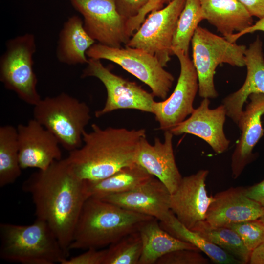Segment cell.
<instances>
[{
  "instance_id": "1",
  "label": "cell",
  "mask_w": 264,
  "mask_h": 264,
  "mask_svg": "<svg viewBox=\"0 0 264 264\" xmlns=\"http://www.w3.org/2000/svg\"><path fill=\"white\" fill-rule=\"evenodd\" d=\"M22 189L31 196L36 219L48 224L69 254L76 223L88 198L86 181L65 158L33 173Z\"/></svg>"
},
{
  "instance_id": "2",
  "label": "cell",
  "mask_w": 264,
  "mask_h": 264,
  "mask_svg": "<svg viewBox=\"0 0 264 264\" xmlns=\"http://www.w3.org/2000/svg\"><path fill=\"white\" fill-rule=\"evenodd\" d=\"M91 127L83 134L82 145L66 158L81 178L100 180L136 163L140 142L146 136L144 129L102 128L95 123Z\"/></svg>"
},
{
  "instance_id": "3",
  "label": "cell",
  "mask_w": 264,
  "mask_h": 264,
  "mask_svg": "<svg viewBox=\"0 0 264 264\" xmlns=\"http://www.w3.org/2000/svg\"><path fill=\"white\" fill-rule=\"evenodd\" d=\"M153 218L90 197L76 223L69 249H99L110 245Z\"/></svg>"
},
{
  "instance_id": "4",
  "label": "cell",
  "mask_w": 264,
  "mask_h": 264,
  "mask_svg": "<svg viewBox=\"0 0 264 264\" xmlns=\"http://www.w3.org/2000/svg\"><path fill=\"white\" fill-rule=\"evenodd\" d=\"M0 257L23 264H61L68 258L57 237L44 221L30 225L0 224Z\"/></svg>"
},
{
  "instance_id": "5",
  "label": "cell",
  "mask_w": 264,
  "mask_h": 264,
  "mask_svg": "<svg viewBox=\"0 0 264 264\" xmlns=\"http://www.w3.org/2000/svg\"><path fill=\"white\" fill-rule=\"evenodd\" d=\"M34 119L51 132L68 152L80 148L90 119L88 105L67 93L41 99L34 106Z\"/></svg>"
},
{
  "instance_id": "6",
  "label": "cell",
  "mask_w": 264,
  "mask_h": 264,
  "mask_svg": "<svg viewBox=\"0 0 264 264\" xmlns=\"http://www.w3.org/2000/svg\"><path fill=\"white\" fill-rule=\"evenodd\" d=\"M193 63L197 71L198 94L203 98H215L214 76L217 67L222 63L232 66H245L244 45L228 41L209 30L198 26L191 40Z\"/></svg>"
},
{
  "instance_id": "7",
  "label": "cell",
  "mask_w": 264,
  "mask_h": 264,
  "mask_svg": "<svg viewBox=\"0 0 264 264\" xmlns=\"http://www.w3.org/2000/svg\"><path fill=\"white\" fill-rule=\"evenodd\" d=\"M36 51L34 35L26 33L8 40L0 59V80L5 88L33 106L42 99L33 67Z\"/></svg>"
},
{
  "instance_id": "8",
  "label": "cell",
  "mask_w": 264,
  "mask_h": 264,
  "mask_svg": "<svg viewBox=\"0 0 264 264\" xmlns=\"http://www.w3.org/2000/svg\"><path fill=\"white\" fill-rule=\"evenodd\" d=\"M88 58L105 59L120 66L148 86L154 97L167 98L174 77L154 56L138 48L125 45L115 48L95 43L87 51Z\"/></svg>"
},
{
  "instance_id": "9",
  "label": "cell",
  "mask_w": 264,
  "mask_h": 264,
  "mask_svg": "<svg viewBox=\"0 0 264 264\" xmlns=\"http://www.w3.org/2000/svg\"><path fill=\"white\" fill-rule=\"evenodd\" d=\"M185 2L172 0L163 9L151 12L125 45L147 52L166 66L173 55V39Z\"/></svg>"
},
{
  "instance_id": "10",
  "label": "cell",
  "mask_w": 264,
  "mask_h": 264,
  "mask_svg": "<svg viewBox=\"0 0 264 264\" xmlns=\"http://www.w3.org/2000/svg\"><path fill=\"white\" fill-rule=\"evenodd\" d=\"M81 77H93L99 80L107 91V99L102 109L95 112L101 117L119 109H133L152 113L154 97L134 82L112 73L100 60L88 58Z\"/></svg>"
},
{
  "instance_id": "11",
  "label": "cell",
  "mask_w": 264,
  "mask_h": 264,
  "mask_svg": "<svg viewBox=\"0 0 264 264\" xmlns=\"http://www.w3.org/2000/svg\"><path fill=\"white\" fill-rule=\"evenodd\" d=\"M80 13L84 27L97 43L115 48L126 45L131 38L127 19L118 12L114 0H70Z\"/></svg>"
},
{
  "instance_id": "12",
  "label": "cell",
  "mask_w": 264,
  "mask_h": 264,
  "mask_svg": "<svg viewBox=\"0 0 264 264\" xmlns=\"http://www.w3.org/2000/svg\"><path fill=\"white\" fill-rule=\"evenodd\" d=\"M178 59L180 74L171 95L162 101H154L152 113L159 125V129L170 130L184 121L195 109L193 102L198 90L197 71L188 54L181 50L173 51Z\"/></svg>"
},
{
  "instance_id": "13",
  "label": "cell",
  "mask_w": 264,
  "mask_h": 264,
  "mask_svg": "<svg viewBox=\"0 0 264 264\" xmlns=\"http://www.w3.org/2000/svg\"><path fill=\"white\" fill-rule=\"evenodd\" d=\"M19 161L22 169L44 170L62 159L55 136L34 118L17 127Z\"/></svg>"
},
{
  "instance_id": "14",
  "label": "cell",
  "mask_w": 264,
  "mask_h": 264,
  "mask_svg": "<svg viewBox=\"0 0 264 264\" xmlns=\"http://www.w3.org/2000/svg\"><path fill=\"white\" fill-rule=\"evenodd\" d=\"M207 170L182 177L176 190L171 194L170 208L178 220L192 230L198 222L205 220L213 196L208 194L205 181Z\"/></svg>"
},
{
  "instance_id": "15",
  "label": "cell",
  "mask_w": 264,
  "mask_h": 264,
  "mask_svg": "<svg viewBox=\"0 0 264 264\" xmlns=\"http://www.w3.org/2000/svg\"><path fill=\"white\" fill-rule=\"evenodd\" d=\"M171 193L165 185L154 176L130 191L101 198L131 211L152 217L159 221L167 220L172 211Z\"/></svg>"
},
{
  "instance_id": "16",
  "label": "cell",
  "mask_w": 264,
  "mask_h": 264,
  "mask_svg": "<svg viewBox=\"0 0 264 264\" xmlns=\"http://www.w3.org/2000/svg\"><path fill=\"white\" fill-rule=\"evenodd\" d=\"M264 208L247 196L245 187H231L213 196L206 213L205 220L213 227L260 219Z\"/></svg>"
},
{
  "instance_id": "17",
  "label": "cell",
  "mask_w": 264,
  "mask_h": 264,
  "mask_svg": "<svg viewBox=\"0 0 264 264\" xmlns=\"http://www.w3.org/2000/svg\"><path fill=\"white\" fill-rule=\"evenodd\" d=\"M210 103L209 98H203L188 118L169 131L176 136L183 133L197 136L207 142L216 153L221 154L230 144L223 130L226 112L222 104L210 109Z\"/></svg>"
},
{
  "instance_id": "18",
  "label": "cell",
  "mask_w": 264,
  "mask_h": 264,
  "mask_svg": "<svg viewBox=\"0 0 264 264\" xmlns=\"http://www.w3.org/2000/svg\"><path fill=\"white\" fill-rule=\"evenodd\" d=\"M173 136L169 130L165 131L164 141L155 138L153 144L149 142L146 136L143 137L135 159L136 163L161 181L171 194L176 190L182 178L175 161Z\"/></svg>"
},
{
  "instance_id": "19",
  "label": "cell",
  "mask_w": 264,
  "mask_h": 264,
  "mask_svg": "<svg viewBox=\"0 0 264 264\" xmlns=\"http://www.w3.org/2000/svg\"><path fill=\"white\" fill-rule=\"evenodd\" d=\"M249 98L250 101L237 124L242 133L231 157L234 179L238 178L245 167L255 159L253 150L264 132L261 121L264 114V94L253 93Z\"/></svg>"
},
{
  "instance_id": "20",
  "label": "cell",
  "mask_w": 264,
  "mask_h": 264,
  "mask_svg": "<svg viewBox=\"0 0 264 264\" xmlns=\"http://www.w3.org/2000/svg\"><path fill=\"white\" fill-rule=\"evenodd\" d=\"M245 66L247 75L241 88L222 101L227 116L237 124L243 112V106L253 93L264 94V58L263 43L259 37L246 49Z\"/></svg>"
},
{
  "instance_id": "21",
  "label": "cell",
  "mask_w": 264,
  "mask_h": 264,
  "mask_svg": "<svg viewBox=\"0 0 264 264\" xmlns=\"http://www.w3.org/2000/svg\"><path fill=\"white\" fill-rule=\"evenodd\" d=\"M203 18L226 38L253 24L252 16L238 0H200Z\"/></svg>"
},
{
  "instance_id": "22",
  "label": "cell",
  "mask_w": 264,
  "mask_h": 264,
  "mask_svg": "<svg viewBox=\"0 0 264 264\" xmlns=\"http://www.w3.org/2000/svg\"><path fill=\"white\" fill-rule=\"evenodd\" d=\"M95 43L85 30L83 19L72 15L65 22L59 32L56 58L60 62L70 66L87 64V51Z\"/></svg>"
},
{
  "instance_id": "23",
  "label": "cell",
  "mask_w": 264,
  "mask_h": 264,
  "mask_svg": "<svg viewBox=\"0 0 264 264\" xmlns=\"http://www.w3.org/2000/svg\"><path fill=\"white\" fill-rule=\"evenodd\" d=\"M139 232L142 242V252L139 264H155L163 256L177 250L199 251L191 244L176 238L164 230L155 218L143 224Z\"/></svg>"
},
{
  "instance_id": "24",
  "label": "cell",
  "mask_w": 264,
  "mask_h": 264,
  "mask_svg": "<svg viewBox=\"0 0 264 264\" xmlns=\"http://www.w3.org/2000/svg\"><path fill=\"white\" fill-rule=\"evenodd\" d=\"M154 176L135 163L126 166L112 175L98 180L86 181L88 198H101L105 196L133 189Z\"/></svg>"
},
{
  "instance_id": "25",
  "label": "cell",
  "mask_w": 264,
  "mask_h": 264,
  "mask_svg": "<svg viewBox=\"0 0 264 264\" xmlns=\"http://www.w3.org/2000/svg\"><path fill=\"white\" fill-rule=\"evenodd\" d=\"M159 224L164 230L174 237L197 247L214 263L242 264L241 261L208 241L198 232L187 228L178 220L173 212L167 220L159 221Z\"/></svg>"
},
{
  "instance_id": "26",
  "label": "cell",
  "mask_w": 264,
  "mask_h": 264,
  "mask_svg": "<svg viewBox=\"0 0 264 264\" xmlns=\"http://www.w3.org/2000/svg\"><path fill=\"white\" fill-rule=\"evenodd\" d=\"M22 169L17 128L3 125L0 127V186L15 182L21 176Z\"/></svg>"
},
{
  "instance_id": "27",
  "label": "cell",
  "mask_w": 264,
  "mask_h": 264,
  "mask_svg": "<svg viewBox=\"0 0 264 264\" xmlns=\"http://www.w3.org/2000/svg\"><path fill=\"white\" fill-rule=\"evenodd\" d=\"M191 230L198 232L242 264H249L251 252L246 247L239 235L232 229L228 227H213L204 220L197 223Z\"/></svg>"
},
{
  "instance_id": "28",
  "label": "cell",
  "mask_w": 264,
  "mask_h": 264,
  "mask_svg": "<svg viewBox=\"0 0 264 264\" xmlns=\"http://www.w3.org/2000/svg\"><path fill=\"white\" fill-rule=\"evenodd\" d=\"M203 19L200 0H186L174 33L172 52L179 50L188 54L190 43L199 23Z\"/></svg>"
},
{
  "instance_id": "29",
  "label": "cell",
  "mask_w": 264,
  "mask_h": 264,
  "mask_svg": "<svg viewBox=\"0 0 264 264\" xmlns=\"http://www.w3.org/2000/svg\"><path fill=\"white\" fill-rule=\"evenodd\" d=\"M142 252L139 232H134L109 245L104 264H139Z\"/></svg>"
},
{
  "instance_id": "30",
  "label": "cell",
  "mask_w": 264,
  "mask_h": 264,
  "mask_svg": "<svg viewBox=\"0 0 264 264\" xmlns=\"http://www.w3.org/2000/svg\"><path fill=\"white\" fill-rule=\"evenodd\" d=\"M251 252L264 242V224L259 219L229 225Z\"/></svg>"
},
{
  "instance_id": "31",
  "label": "cell",
  "mask_w": 264,
  "mask_h": 264,
  "mask_svg": "<svg viewBox=\"0 0 264 264\" xmlns=\"http://www.w3.org/2000/svg\"><path fill=\"white\" fill-rule=\"evenodd\" d=\"M208 259L198 250L179 249L170 252L161 258L155 264H208Z\"/></svg>"
},
{
  "instance_id": "32",
  "label": "cell",
  "mask_w": 264,
  "mask_h": 264,
  "mask_svg": "<svg viewBox=\"0 0 264 264\" xmlns=\"http://www.w3.org/2000/svg\"><path fill=\"white\" fill-rule=\"evenodd\" d=\"M90 248L79 255L66 258L61 264H104L107 249Z\"/></svg>"
},
{
  "instance_id": "33",
  "label": "cell",
  "mask_w": 264,
  "mask_h": 264,
  "mask_svg": "<svg viewBox=\"0 0 264 264\" xmlns=\"http://www.w3.org/2000/svg\"><path fill=\"white\" fill-rule=\"evenodd\" d=\"M164 0H149L134 17L127 20V29L129 35L132 37L139 28L145 19L146 15L153 11L157 10L162 5Z\"/></svg>"
},
{
  "instance_id": "34",
  "label": "cell",
  "mask_w": 264,
  "mask_h": 264,
  "mask_svg": "<svg viewBox=\"0 0 264 264\" xmlns=\"http://www.w3.org/2000/svg\"><path fill=\"white\" fill-rule=\"evenodd\" d=\"M114 0L118 12L127 19L135 16L149 1V0Z\"/></svg>"
},
{
  "instance_id": "35",
  "label": "cell",
  "mask_w": 264,
  "mask_h": 264,
  "mask_svg": "<svg viewBox=\"0 0 264 264\" xmlns=\"http://www.w3.org/2000/svg\"><path fill=\"white\" fill-rule=\"evenodd\" d=\"M253 17H264V0H238Z\"/></svg>"
},
{
  "instance_id": "36",
  "label": "cell",
  "mask_w": 264,
  "mask_h": 264,
  "mask_svg": "<svg viewBox=\"0 0 264 264\" xmlns=\"http://www.w3.org/2000/svg\"><path fill=\"white\" fill-rule=\"evenodd\" d=\"M245 193L248 197L264 208V179L252 186L245 187Z\"/></svg>"
},
{
  "instance_id": "37",
  "label": "cell",
  "mask_w": 264,
  "mask_h": 264,
  "mask_svg": "<svg viewBox=\"0 0 264 264\" xmlns=\"http://www.w3.org/2000/svg\"><path fill=\"white\" fill-rule=\"evenodd\" d=\"M260 31L264 32V17L259 19L254 24L241 32L234 33L225 38L229 41L234 43L240 37L248 33H252L255 31Z\"/></svg>"
},
{
  "instance_id": "38",
  "label": "cell",
  "mask_w": 264,
  "mask_h": 264,
  "mask_svg": "<svg viewBox=\"0 0 264 264\" xmlns=\"http://www.w3.org/2000/svg\"><path fill=\"white\" fill-rule=\"evenodd\" d=\"M249 264H264V242L252 251Z\"/></svg>"
},
{
  "instance_id": "39",
  "label": "cell",
  "mask_w": 264,
  "mask_h": 264,
  "mask_svg": "<svg viewBox=\"0 0 264 264\" xmlns=\"http://www.w3.org/2000/svg\"><path fill=\"white\" fill-rule=\"evenodd\" d=\"M259 219L264 224V214Z\"/></svg>"
}]
</instances>
